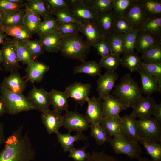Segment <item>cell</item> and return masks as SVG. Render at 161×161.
Instances as JSON below:
<instances>
[{
	"mask_svg": "<svg viewBox=\"0 0 161 161\" xmlns=\"http://www.w3.org/2000/svg\"><path fill=\"white\" fill-rule=\"evenodd\" d=\"M92 6L98 13H103L112 10V0H90Z\"/></svg>",
	"mask_w": 161,
	"mask_h": 161,
	"instance_id": "816d5d0a",
	"label": "cell"
},
{
	"mask_svg": "<svg viewBox=\"0 0 161 161\" xmlns=\"http://www.w3.org/2000/svg\"><path fill=\"white\" fill-rule=\"evenodd\" d=\"M134 0H112V10L115 16H123Z\"/></svg>",
	"mask_w": 161,
	"mask_h": 161,
	"instance_id": "c3c4849f",
	"label": "cell"
},
{
	"mask_svg": "<svg viewBox=\"0 0 161 161\" xmlns=\"http://www.w3.org/2000/svg\"><path fill=\"white\" fill-rule=\"evenodd\" d=\"M138 142L144 146L152 161H161V143L139 138Z\"/></svg>",
	"mask_w": 161,
	"mask_h": 161,
	"instance_id": "74e56055",
	"label": "cell"
},
{
	"mask_svg": "<svg viewBox=\"0 0 161 161\" xmlns=\"http://www.w3.org/2000/svg\"><path fill=\"white\" fill-rule=\"evenodd\" d=\"M138 160V161H152L151 160H150L148 158L141 157Z\"/></svg>",
	"mask_w": 161,
	"mask_h": 161,
	"instance_id": "03108f58",
	"label": "cell"
},
{
	"mask_svg": "<svg viewBox=\"0 0 161 161\" xmlns=\"http://www.w3.org/2000/svg\"><path fill=\"white\" fill-rule=\"evenodd\" d=\"M81 64L75 67L73 73H83L94 77L101 75V69L99 64L96 61H84Z\"/></svg>",
	"mask_w": 161,
	"mask_h": 161,
	"instance_id": "1f68e13d",
	"label": "cell"
},
{
	"mask_svg": "<svg viewBox=\"0 0 161 161\" xmlns=\"http://www.w3.org/2000/svg\"><path fill=\"white\" fill-rule=\"evenodd\" d=\"M50 14L52 12L61 10L69 9L70 7L69 0H45Z\"/></svg>",
	"mask_w": 161,
	"mask_h": 161,
	"instance_id": "f5cc1de1",
	"label": "cell"
},
{
	"mask_svg": "<svg viewBox=\"0 0 161 161\" xmlns=\"http://www.w3.org/2000/svg\"><path fill=\"white\" fill-rule=\"evenodd\" d=\"M140 3L149 17L161 15V1L140 0Z\"/></svg>",
	"mask_w": 161,
	"mask_h": 161,
	"instance_id": "b9f144b4",
	"label": "cell"
},
{
	"mask_svg": "<svg viewBox=\"0 0 161 161\" xmlns=\"http://www.w3.org/2000/svg\"><path fill=\"white\" fill-rule=\"evenodd\" d=\"M25 4L33 13L43 17L50 14L45 0H28Z\"/></svg>",
	"mask_w": 161,
	"mask_h": 161,
	"instance_id": "f35d334b",
	"label": "cell"
},
{
	"mask_svg": "<svg viewBox=\"0 0 161 161\" xmlns=\"http://www.w3.org/2000/svg\"><path fill=\"white\" fill-rule=\"evenodd\" d=\"M10 1L17 4H24V1L23 0H9Z\"/></svg>",
	"mask_w": 161,
	"mask_h": 161,
	"instance_id": "be15d7a7",
	"label": "cell"
},
{
	"mask_svg": "<svg viewBox=\"0 0 161 161\" xmlns=\"http://www.w3.org/2000/svg\"><path fill=\"white\" fill-rule=\"evenodd\" d=\"M89 127L91 135L95 139L98 145L109 143L112 138L100 124H90Z\"/></svg>",
	"mask_w": 161,
	"mask_h": 161,
	"instance_id": "e575fe53",
	"label": "cell"
},
{
	"mask_svg": "<svg viewBox=\"0 0 161 161\" xmlns=\"http://www.w3.org/2000/svg\"><path fill=\"white\" fill-rule=\"evenodd\" d=\"M121 118L122 122V134L133 142L138 143L139 139L137 120L131 114H125Z\"/></svg>",
	"mask_w": 161,
	"mask_h": 161,
	"instance_id": "ffe728a7",
	"label": "cell"
},
{
	"mask_svg": "<svg viewBox=\"0 0 161 161\" xmlns=\"http://www.w3.org/2000/svg\"><path fill=\"white\" fill-rule=\"evenodd\" d=\"M70 132L69 131L67 133L63 134L58 131L55 134L57 140L64 152H69L74 148L75 142L88 139L82 132H77L76 134L73 135H71Z\"/></svg>",
	"mask_w": 161,
	"mask_h": 161,
	"instance_id": "cb8c5ba5",
	"label": "cell"
},
{
	"mask_svg": "<svg viewBox=\"0 0 161 161\" xmlns=\"http://www.w3.org/2000/svg\"><path fill=\"white\" fill-rule=\"evenodd\" d=\"M139 30L133 29L124 34L123 40V47L124 54L134 51L137 35Z\"/></svg>",
	"mask_w": 161,
	"mask_h": 161,
	"instance_id": "ee69618b",
	"label": "cell"
},
{
	"mask_svg": "<svg viewBox=\"0 0 161 161\" xmlns=\"http://www.w3.org/2000/svg\"><path fill=\"white\" fill-rule=\"evenodd\" d=\"M118 76L115 71H106L104 74L99 76L97 81V87L99 99L102 100L110 95Z\"/></svg>",
	"mask_w": 161,
	"mask_h": 161,
	"instance_id": "5bb4252c",
	"label": "cell"
},
{
	"mask_svg": "<svg viewBox=\"0 0 161 161\" xmlns=\"http://www.w3.org/2000/svg\"><path fill=\"white\" fill-rule=\"evenodd\" d=\"M138 71L144 72L156 78L161 77V63H145L141 61Z\"/></svg>",
	"mask_w": 161,
	"mask_h": 161,
	"instance_id": "bcb514c9",
	"label": "cell"
},
{
	"mask_svg": "<svg viewBox=\"0 0 161 161\" xmlns=\"http://www.w3.org/2000/svg\"><path fill=\"white\" fill-rule=\"evenodd\" d=\"M85 161H120L113 156L105 153L104 150L93 151Z\"/></svg>",
	"mask_w": 161,
	"mask_h": 161,
	"instance_id": "11a10c76",
	"label": "cell"
},
{
	"mask_svg": "<svg viewBox=\"0 0 161 161\" xmlns=\"http://www.w3.org/2000/svg\"><path fill=\"white\" fill-rule=\"evenodd\" d=\"M0 29L7 35L20 41H25L32 37V35L23 26L12 27L0 26Z\"/></svg>",
	"mask_w": 161,
	"mask_h": 161,
	"instance_id": "836d02e7",
	"label": "cell"
},
{
	"mask_svg": "<svg viewBox=\"0 0 161 161\" xmlns=\"http://www.w3.org/2000/svg\"><path fill=\"white\" fill-rule=\"evenodd\" d=\"M24 14V11L5 13L0 26L4 27L23 26Z\"/></svg>",
	"mask_w": 161,
	"mask_h": 161,
	"instance_id": "60d3db41",
	"label": "cell"
},
{
	"mask_svg": "<svg viewBox=\"0 0 161 161\" xmlns=\"http://www.w3.org/2000/svg\"><path fill=\"white\" fill-rule=\"evenodd\" d=\"M24 42L35 58L44 53V49L38 40H29Z\"/></svg>",
	"mask_w": 161,
	"mask_h": 161,
	"instance_id": "9f6ffc18",
	"label": "cell"
},
{
	"mask_svg": "<svg viewBox=\"0 0 161 161\" xmlns=\"http://www.w3.org/2000/svg\"><path fill=\"white\" fill-rule=\"evenodd\" d=\"M49 92L50 105L53 110L61 113L63 111H66L69 107L67 97L64 91L52 89Z\"/></svg>",
	"mask_w": 161,
	"mask_h": 161,
	"instance_id": "d4e9b609",
	"label": "cell"
},
{
	"mask_svg": "<svg viewBox=\"0 0 161 161\" xmlns=\"http://www.w3.org/2000/svg\"><path fill=\"white\" fill-rule=\"evenodd\" d=\"M23 126H19L6 139L0 151V161H31L36 153Z\"/></svg>",
	"mask_w": 161,
	"mask_h": 161,
	"instance_id": "6da1fadb",
	"label": "cell"
},
{
	"mask_svg": "<svg viewBox=\"0 0 161 161\" xmlns=\"http://www.w3.org/2000/svg\"><path fill=\"white\" fill-rule=\"evenodd\" d=\"M157 104L150 96H142L132 107L131 114L139 119L149 117L153 116L154 108Z\"/></svg>",
	"mask_w": 161,
	"mask_h": 161,
	"instance_id": "4fadbf2b",
	"label": "cell"
},
{
	"mask_svg": "<svg viewBox=\"0 0 161 161\" xmlns=\"http://www.w3.org/2000/svg\"><path fill=\"white\" fill-rule=\"evenodd\" d=\"M25 7V3L24 4H17L10 1L9 0H0V9L5 13L24 11Z\"/></svg>",
	"mask_w": 161,
	"mask_h": 161,
	"instance_id": "f907efd6",
	"label": "cell"
},
{
	"mask_svg": "<svg viewBox=\"0 0 161 161\" xmlns=\"http://www.w3.org/2000/svg\"><path fill=\"white\" fill-rule=\"evenodd\" d=\"M89 125L85 116L75 111L67 110L63 116L62 126L69 132H82L88 129Z\"/></svg>",
	"mask_w": 161,
	"mask_h": 161,
	"instance_id": "9c48e42d",
	"label": "cell"
},
{
	"mask_svg": "<svg viewBox=\"0 0 161 161\" xmlns=\"http://www.w3.org/2000/svg\"><path fill=\"white\" fill-rule=\"evenodd\" d=\"M41 121L49 134H56L63 126V116L53 110L42 112Z\"/></svg>",
	"mask_w": 161,
	"mask_h": 161,
	"instance_id": "ac0fdd59",
	"label": "cell"
},
{
	"mask_svg": "<svg viewBox=\"0 0 161 161\" xmlns=\"http://www.w3.org/2000/svg\"><path fill=\"white\" fill-rule=\"evenodd\" d=\"M91 89L90 84L76 82L66 87L64 92L68 98L73 99L81 106L89 99Z\"/></svg>",
	"mask_w": 161,
	"mask_h": 161,
	"instance_id": "7c38bea8",
	"label": "cell"
},
{
	"mask_svg": "<svg viewBox=\"0 0 161 161\" xmlns=\"http://www.w3.org/2000/svg\"><path fill=\"white\" fill-rule=\"evenodd\" d=\"M25 69L26 76L24 77L27 81L39 83L42 80L45 74L49 71V66L45 64L34 60Z\"/></svg>",
	"mask_w": 161,
	"mask_h": 161,
	"instance_id": "e0dca14e",
	"label": "cell"
},
{
	"mask_svg": "<svg viewBox=\"0 0 161 161\" xmlns=\"http://www.w3.org/2000/svg\"><path fill=\"white\" fill-rule=\"evenodd\" d=\"M27 81L16 71L11 72L8 76L4 77L0 84L14 92L23 94Z\"/></svg>",
	"mask_w": 161,
	"mask_h": 161,
	"instance_id": "d6986e66",
	"label": "cell"
},
{
	"mask_svg": "<svg viewBox=\"0 0 161 161\" xmlns=\"http://www.w3.org/2000/svg\"><path fill=\"white\" fill-rule=\"evenodd\" d=\"M100 124L112 137L117 136L122 133V125L121 117H103Z\"/></svg>",
	"mask_w": 161,
	"mask_h": 161,
	"instance_id": "d6a6232c",
	"label": "cell"
},
{
	"mask_svg": "<svg viewBox=\"0 0 161 161\" xmlns=\"http://www.w3.org/2000/svg\"><path fill=\"white\" fill-rule=\"evenodd\" d=\"M123 34L112 32L105 36V39L109 46L111 54L119 56L124 54L123 47Z\"/></svg>",
	"mask_w": 161,
	"mask_h": 161,
	"instance_id": "4dcf8cb0",
	"label": "cell"
},
{
	"mask_svg": "<svg viewBox=\"0 0 161 161\" xmlns=\"http://www.w3.org/2000/svg\"><path fill=\"white\" fill-rule=\"evenodd\" d=\"M153 116L156 120L161 122V104H157L154 109Z\"/></svg>",
	"mask_w": 161,
	"mask_h": 161,
	"instance_id": "680465c9",
	"label": "cell"
},
{
	"mask_svg": "<svg viewBox=\"0 0 161 161\" xmlns=\"http://www.w3.org/2000/svg\"><path fill=\"white\" fill-rule=\"evenodd\" d=\"M133 30L129 21L123 16H115L113 32L117 33L125 34Z\"/></svg>",
	"mask_w": 161,
	"mask_h": 161,
	"instance_id": "f6af8a7d",
	"label": "cell"
},
{
	"mask_svg": "<svg viewBox=\"0 0 161 161\" xmlns=\"http://www.w3.org/2000/svg\"><path fill=\"white\" fill-rule=\"evenodd\" d=\"M86 145L80 148L76 149L74 147L69 151L68 157L75 161H85L90 154L86 152Z\"/></svg>",
	"mask_w": 161,
	"mask_h": 161,
	"instance_id": "db71d44e",
	"label": "cell"
},
{
	"mask_svg": "<svg viewBox=\"0 0 161 161\" xmlns=\"http://www.w3.org/2000/svg\"><path fill=\"white\" fill-rule=\"evenodd\" d=\"M142 92L137 82L131 74H125L120 83L115 86L112 94L123 102L128 108H132L142 96Z\"/></svg>",
	"mask_w": 161,
	"mask_h": 161,
	"instance_id": "3957f363",
	"label": "cell"
},
{
	"mask_svg": "<svg viewBox=\"0 0 161 161\" xmlns=\"http://www.w3.org/2000/svg\"><path fill=\"white\" fill-rule=\"evenodd\" d=\"M93 47L102 57H106L111 54L109 46L105 37L97 42Z\"/></svg>",
	"mask_w": 161,
	"mask_h": 161,
	"instance_id": "6f0895ef",
	"label": "cell"
},
{
	"mask_svg": "<svg viewBox=\"0 0 161 161\" xmlns=\"http://www.w3.org/2000/svg\"><path fill=\"white\" fill-rule=\"evenodd\" d=\"M1 49H0V72L2 70V69L1 66Z\"/></svg>",
	"mask_w": 161,
	"mask_h": 161,
	"instance_id": "003e7915",
	"label": "cell"
},
{
	"mask_svg": "<svg viewBox=\"0 0 161 161\" xmlns=\"http://www.w3.org/2000/svg\"><path fill=\"white\" fill-rule=\"evenodd\" d=\"M139 30L161 39V15L149 17L142 24Z\"/></svg>",
	"mask_w": 161,
	"mask_h": 161,
	"instance_id": "4316f807",
	"label": "cell"
},
{
	"mask_svg": "<svg viewBox=\"0 0 161 161\" xmlns=\"http://www.w3.org/2000/svg\"><path fill=\"white\" fill-rule=\"evenodd\" d=\"M98 63L101 68L107 71H115L121 64V58L120 56L110 54L106 57H101Z\"/></svg>",
	"mask_w": 161,
	"mask_h": 161,
	"instance_id": "7bdbcfd3",
	"label": "cell"
},
{
	"mask_svg": "<svg viewBox=\"0 0 161 161\" xmlns=\"http://www.w3.org/2000/svg\"><path fill=\"white\" fill-rule=\"evenodd\" d=\"M79 31L86 38V41L91 46L93 47L105 36L99 28L96 22L78 24Z\"/></svg>",
	"mask_w": 161,
	"mask_h": 161,
	"instance_id": "44dd1931",
	"label": "cell"
},
{
	"mask_svg": "<svg viewBox=\"0 0 161 161\" xmlns=\"http://www.w3.org/2000/svg\"><path fill=\"white\" fill-rule=\"evenodd\" d=\"M57 31L62 37L78 33L79 27L78 24L76 23H58Z\"/></svg>",
	"mask_w": 161,
	"mask_h": 161,
	"instance_id": "681fc988",
	"label": "cell"
},
{
	"mask_svg": "<svg viewBox=\"0 0 161 161\" xmlns=\"http://www.w3.org/2000/svg\"><path fill=\"white\" fill-rule=\"evenodd\" d=\"M123 16L129 21L133 29L138 30L149 17L142 6L140 0H134Z\"/></svg>",
	"mask_w": 161,
	"mask_h": 161,
	"instance_id": "30bf717a",
	"label": "cell"
},
{
	"mask_svg": "<svg viewBox=\"0 0 161 161\" xmlns=\"http://www.w3.org/2000/svg\"><path fill=\"white\" fill-rule=\"evenodd\" d=\"M43 18L37 33L39 36L58 31V23L55 17L49 14Z\"/></svg>",
	"mask_w": 161,
	"mask_h": 161,
	"instance_id": "d590c367",
	"label": "cell"
},
{
	"mask_svg": "<svg viewBox=\"0 0 161 161\" xmlns=\"http://www.w3.org/2000/svg\"><path fill=\"white\" fill-rule=\"evenodd\" d=\"M161 39L145 32L139 30L137 35L135 49L137 53H143L157 43Z\"/></svg>",
	"mask_w": 161,
	"mask_h": 161,
	"instance_id": "7402d4cb",
	"label": "cell"
},
{
	"mask_svg": "<svg viewBox=\"0 0 161 161\" xmlns=\"http://www.w3.org/2000/svg\"><path fill=\"white\" fill-rule=\"evenodd\" d=\"M103 117H119L121 111L128 108L115 96L109 95L103 100Z\"/></svg>",
	"mask_w": 161,
	"mask_h": 161,
	"instance_id": "2e32d148",
	"label": "cell"
},
{
	"mask_svg": "<svg viewBox=\"0 0 161 161\" xmlns=\"http://www.w3.org/2000/svg\"><path fill=\"white\" fill-rule=\"evenodd\" d=\"M91 46L78 33L62 37L59 51L64 57L81 62L85 61Z\"/></svg>",
	"mask_w": 161,
	"mask_h": 161,
	"instance_id": "7a4b0ae2",
	"label": "cell"
},
{
	"mask_svg": "<svg viewBox=\"0 0 161 161\" xmlns=\"http://www.w3.org/2000/svg\"><path fill=\"white\" fill-rule=\"evenodd\" d=\"M115 153L123 154L130 159L138 160L141 157L142 148L138 143L129 140L122 133L114 137L109 142Z\"/></svg>",
	"mask_w": 161,
	"mask_h": 161,
	"instance_id": "5b68a950",
	"label": "cell"
},
{
	"mask_svg": "<svg viewBox=\"0 0 161 161\" xmlns=\"http://www.w3.org/2000/svg\"><path fill=\"white\" fill-rule=\"evenodd\" d=\"M6 140L3 123H0V145L4 143Z\"/></svg>",
	"mask_w": 161,
	"mask_h": 161,
	"instance_id": "94428289",
	"label": "cell"
},
{
	"mask_svg": "<svg viewBox=\"0 0 161 161\" xmlns=\"http://www.w3.org/2000/svg\"><path fill=\"white\" fill-rule=\"evenodd\" d=\"M51 14L55 16L58 23H80L76 19L69 9L56 11L52 12Z\"/></svg>",
	"mask_w": 161,
	"mask_h": 161,
	"instance_id": "7dc6e473",
	"label": "cell"
},
{
	"mask_svg": "<svg viewBox=\"0 0 161 161\" xmlns=\"http://www.w3.org/2000/svg\"><path fill=\"white\" fill-rule=\"evenodd\" d=\"M140 58L145 63H161V42L142 54Z\"/></svg>",
	"mask_w": 161,
	"mask_h": 161,
	"instance_id": "ab89813d",
	"label": "cell"
},
{
	"mask_svg": "<svg viewBox=\"0 0 161 161\" xmlns=\"http://www.w3.org/2000/svg\"><path fill=\"white\" fill-rule=\"evenodd\" d=\"M139 138L161 143V123L152 117L137 120Z\"/></svg>",
	"mask_w": 161,
	"mask_h": 161,
	"instance_id": "52a82bcc",
	"label": "cell"
},
{
	"mask_svg": "<svg viewBox=\"0 0 161 161\" xmlns=\"http://www.w3.org/2000/svg\"><path fill=\"white\" fill-rule=\"evenodd\" d=\"M5 13L0 9V26L1 25L3 20L4 18Z\"/></svg>",
	"mask_w": 161,
	"mask_h": 161,
	"instance_id": "e7e4bbea",
	"label": "cell"
},
{
	"mask_svg": "<svg viewBox=\"0 0 161 161\" xmlns=\"http://www.w3.org/2000/svg\"><path fill=\"white\" fill-rule=\"evenodd\" d=\"M141 79L142 93L150 96L153 93L159 91L157 84V78L143 72L138 71Z\"/></svg>",
	"mask_w": 161,
	"mask_h": 161,
	"instance_id": "f1b7e54d",
	"label": "cell"
},
{
	"mask_svg": "<svg viewBox=\"0 0 161 161\" xmlns=\"http://www.w3.org/2000/svg\"><path fill=\"white\" fill-rule=\"evenodd\" d=\"M27 97L35 109L42 112L49 110L51 105L49 92L44 89L38 88L33 86Z\"/></svg>",
	"mask_w": 161,
	"mask_h": 161,
	"instance_id": "8fae6325",
	"label": "cell"
},
{
	"mask_svg": "<svg viewBox=\"0 0 161 161\" xmlns=\"http://www.w3.org/2000/svg\"><path fill=\"white\" fill-rule=\"evenodd\" d=\"M7 110L5 101L3 97L0 95V116L7 113Z\"/></svg>",
	"mask_w": 161,
	"mask_h": 161,
	"instance_id": "91938a15",
	"label": "cell"
},
{
	"mask_svg": "<svg viewBox=\"0 0 161 161\" xmlns=\"http://www.w3.org/2000/svg\"><path fill=\"white\" fill-rule=\"evenodd\" d=\"M87 106L85 117L89 123L100 124L103 117L102 102L93 96L87 101Z\"/></svg>",
	"mask_w": 161,
	"mask_h": 161,
	"instance_id": "9a60e30c",
	"label": "cell"
},
{
	"mask_svg": "<svg viewBox=\"0 0 161 161\" xmlns=\"http://www.w3.org/2000/svg\"><path fill=\"white\" fill-rule=\"evenodd\" d=\"M2 44L1 63L4 70L11 72L18 71L21 67L19 64L14 41L7 37Z\"/></svg>",
	"mask_w": 161,
	"mask_h": 161,
	"instance_id": "ba28073f",
	"label": "cell"
},
{
	"mask_svg": "<svg viewBox=\"0 0 161 161\" xmlns=\"http://www.w3.org/2000/svg\"><path fill=\"white\" fill-rule=\"evenodd\" d=\"M69 9L80 23L96 22L98 13L92 6L90 0H69Z\"/></svg>",
	"mask_w": 161,
	"mask_h": 161,
	"instance_id": "8992f818",
	"label": "cell"
},
{
	"mask_svg": "<svg viewBox=\"0 0 161 161\" xmlns=\"http://www.w3.org/2000/svg\"><path fill=\"white\" fill-rule=\"evenodd\" d=\"M41 22L40 16L33 13L25 4L23 26L33 35L37 33Z\"/></svg>",
	"mask_w": 161,
	"mask_h": 161,
	"instance_id": "83f0119b",
	"label": "cell"
},
{
	"mask_svg": "<svg viewBox=\"0 0 161 161\" xmlns=\"http://www.w3.org/2000/svg\"><path fill=\"white\" fill-rule=\"evenodd\" d=\"M7 35L4 31L0 29V44L3 43L4 41L7 37Z\"/></svg>",
	"mask_w": 161,
	"mask_h": 161,
	"instance_id": "6125c7cd",
	"label": "cell"
},
{
	"mask_svg": "<svg viewBox=\"0 0 161 161\" xmlns=\"http://www.w3.org/2000/svg\"><path fill=\"white\" fill-rule=\"evenodd\" d=\"M39 36L38 40L44 51L53 53L59 51L62 36L58 32L56 31Z\"/></svg>",
	"mask_w": 161,
	"mask_h": 161,
	"instance_id": "603a6c76",
	"label": "cell"
},
{
	"mask_svg": "<svg viewBox=\"0 0 161 161\" xmlns=\"http://www.w3.org/2000/svg\"><path fill=\"white\" fill-rule=\"evenodd\" d=\"M12 39L15 44L19 62L23 64L28 65L35 60V58L27 47L24 41L18 40L13 38Z\"/></svg>",
	"mask_w": 161,
	"mask_h": 161,
	"instance_id": "f546056e",
	"label": "cell"
},
{
	"mask_svg": "<svg viewBox=\"0 0 161 161\" xmlns=\"http://www.w3.org/2000/svg\"><path fill=\"white\" fill-rule=\"evenodd\" d=\"M115 17L112 10L106 12L98 13L96 23L105 36L113 32Z\"/></svg>",
	"mask_w": 161,
	"mask_h": 161,
	"instance_id": "484cf974",
	"label": "cell"
},
{
	"mask_svg": "<svg viewBox=\"0 0 161 161\" xmlns=\"http://www.w3.org/2000/svg\"><path fill=\"white\" fill-rule=\"evenodd\" d=\"M0 93L5 101L7 114L15 115L35 109L23 94L14 92L0 84Z\"/></svg>",
	"mask_w": 161,
	"mask_h": 161,
	"instance_id": "277c9868",
	"label": "cell"
},
{
	"mask_svg": "<svg viewBox=\"0 0 161 161\" xmlns=\"http://www.w3.org/2000/svg\"><path fill=\"white\" fill-rule=\"evenodd\" d=\"M141 61L140 57L133 51L123 54L121 58V64L131 72L137 71Z\"/></svg>",
	"mask_w": 161,
	"mask_h": 161,
	"instance_id": "8d00e7d4",
	"label": "cell"
}]
</instances>
